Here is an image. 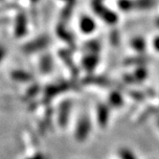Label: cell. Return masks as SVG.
<instances>
[{"label": "cell", "instance_id": "6da1fadb", "mask_svg": "<svg viewBox=\"0 0 159 159\" xmlns=\"http://www.w3.org/2000/svg\"><path fill=\"white\" fill-rule=\"evenodd\" d=\"M91 7L93 12L103 19L106 23L114 25L118 22V16L103 4V0H92Z\"/></svg>", "mask_w": 159, "mask_h": 159}, {"label": "cell", "instance_id": "7a4b0ae2", "mask_svg": "<svg viewBox=\"0 0 159 159\" xmlns=\"http://www.w3.org/2000/svg\"><path fill=\"white\" fill-rule=\"evenodd\" d=\"M92 125L87 115H82L77 121L75 127V138L78 142H84L90 135Z\"/></svg>", "mask_w": 159, "mask_h": 159}, {"label": "cell", "instance_id": "3957f363", "mask_svg": "<svg viewBox=\"0 0 159 159\" xmlns=\"http://www.w3.org/2000/svg\"><path fill=\"white\" fill-rule=\"evenodd\" d=\"M50 43V39L47 37H39L36 39H34L23 46V51L25 53H35L40 50L46 48Z\"/></svg>", "mask_w": 159, "mask_h": 159}, {"label": "cell", "instance_id": "277c9868", "mask_svg": "<svg viewBox=\"0 0 159 159\" xmlns=\"http://www.w3.org/2000/svg\"><path fill=\"white\" fill-rule=\"evenodd\" d=\"M96 116L97 122L99 124L100 128H106L110 118V108L107 105L105 104H99L96 109Z\"/></svg>", "mask_w": 159, "mask_h": 159}, {"label": "cell", "instance_id": "5b68a950", "mask_svg": "<svg viewBox=\"0 0 159 159\" xmlns=\"http://www.w3.org/2000/svg\"><path fill=\"white\" fill-rule=\"evenodd\" d=\"M72 105L69 101H64L61 104L58 111V123L61 128H65L69 121Z\"/></svg>", "mask_w": 159, "mask_h": 159}, {"label": "cell", "instance_id": "8992f818", "mask_svg": "<svg viewBox=\"0 0 159 159\" xmlns=\"http://www.w3.org/2000/svg\"><path fill=\"white\" fill-rule=\"evenodd\" d=\"M70 88V84L66 82H61L58 84H54L49 85L44 91V96L46 99L50 100L56 96H58L61 92L65 91V90Z\"/></svg>", "mask_w": 159, "mask_h": 159}, {"label": "cell", "instance_id": "52a82bcc", "mask_svg": "<svg viewBox=\"0 0 159 159\" xmlns=\"http://www.w3.org/2000/svg\"><path fill=\"white\" fill-rule=\"evenodd\" d=\"M28 29L27 16L24 13H19L16 18L15 23V35L17 38H21L26 35Z\"/></svg>", "mask_w": 159, "mask_h": 159}, {"label": "cell", "instance_id": "ba28073f", "mask_svg": "<svg viewBox=\"0 0 159 159\" xmlns=\"http://www.w3.org/2000/svg\"><path fill=\"white\" fill-rule=\"evenodd\" d=\"M99 63V56L96 53H89L85 55L82 60V65L84 69L89 73L93 72Z\"/></svg>", "mask_w": 159, "mask_h": 159}, {"label": "cell", "instance_id": "9c48e42d", "mask_svg": "<svg viewBox=\"0 0 159 159\" xmlns=\"http://www.w3.org/2000/svg\"><path fill=\"white\" fill-rule=\"evenodd\" d=\"M80 28L84 34H91L96 29V23L90 16H83L80 21Z\"/></svg>", "mask_w": 159, "mask_h": 159}, {"label": "cell", "instance_id": "30bf717a", "mask_svg": "<svg viewBox=\"0 0 159 159\" xmlns=\"http://www.w3.org/2000/svg\"><path fill=\"white\" fill-rule=\"evenodd\" d=\"M39 69L43 74H50L53 70V61L50 55H44L39 61Z\"/></svg>", "mask_w": 159, "mask_h": 159}, {"label": "cell", "instance_id": "8fae6325", "mask_svg": "<svg viewBox=\"0 0 159 159\" xmlns=\"http://www.w3.org/2000/svg\"><path fill=\"white\" fill-rule=\"evenodd\" d=\"M84 84H97V85H102V86H110L111 83L108 79L101 76H89L84 80Z\"/></svg>", "mask_w": 159, "mask_h": 159}, {"label": "cell", "instance_id": "7c38bea8", "mask_svg": "<svg viewBox=\"0 0 159 159\" xmlns=\"http://www.w3.org/2000/svg\"><path fill=\"white\" fill-rule=\"evenodd\" d=\"M60 57H61V59L66 63V65L68 66V68L71 70L72 74L74 76H77L79 74V71L77 69V67L76 65L74 64V61L71 58V56L69 55V53H68L67 51H64V50H61L60 52Z\"/></svg>", "mask_w": 159, "mask_h": 159}, {"label": "cell", "instance_id": "4fadbf2b", "mask_svg": "<svg viewBox=\"0 0 159 159\" xmlns=\"http://www.w3.org/2000/svg\"><path fill=\"white\" fill-rule=\"evenodd\" d=\"M11 77H12L13 80L19 83H28L32 81V79H33L30 73H28L27 71H23V70H14L11 73Z\"/></svg>", "mask_w": 159, "mask_h": 159}, {"label": "cell", "instance_id": "5bb4252c", "mask_svg": "<svg viewBox=\"0 0 159 159\" xmlns=\"http://www.w3.org/2000/svg\"><path fill=\"white\" fill-rule=\"evenodd\" d=\"M108 104L112 107H120L124 104V98L122 94L115 90V91H112L109 96H108Z\"/></svg>", "mask_w": 159, "mask_h": 159}, {"label": "cell", "instance_id": "9a60e30c", "mask_svg": "<svg viewBox=\"0 0 159 159\" xmlns=\"http://www.w3.org/2000/svg\"><path fill=\"white\" fill-rule=\"evenodd\" d=\"M130 46L133 50L138 53H144L147 47L145 39L142 37H135L130 41Z\"/></svg>", "mask_w": 159, "mask_h": 159}, {"label": "cell", "instance_id": "2e32d148", "mask_svg": "<svg viewBox=\"0 0 159 159\" xmlns=\"http://www.w3.org/2000/svg\"><path fill=\"white\" fill-rule=\"evenodd\" d=\"M132 78L134 80V83H142L148 77V71L146 69V67L143 65H139L135 69L133 73H131Z\"/></svg>", "mask_w": 159, "mask_h": 159}, {"label": "cell", "instance_id": "e0dca14e", "mask_svg": "<svg viewBox=\"0 0 159 159\" xmlns=\"http://www.w3.org/2000/svg\"><path fill=\"white\" fill-rule=\"evenodd\" d=\"M57 32H58V35L61 39H62L63 40H65L66 42H68L71 45L74 44V38L72 36V34L66 30L64 25L60 24L58 26V28H57Z\"/></svg>", "mask_w": 159, "mask_h": 159}, {"label": "cell", "instance_id": "ac0fdd59", "mask_svg": "<svg viewBox=\"0 0 159 159\" xmlns=\"http://www.w3.org/2000/svg\"><path fill=\"white\" fill-rule=\"evenodd\" d=\"M134 9H138L140 11L151 10L156 4L155 0H133Z\"/></svg>", "mask_w": 159, "mask_h": 159}, {"label": "cell", "instance_id": "d6986e66", "mask_svg": "<svg viewBox=\"0 0 159 159\" xmlns=\"http://www.w3.org/2000/svg\"><path fill=\"white\" fill-rule=\"evenodd\" d=\"M118 8L122 12H130L134 9V1L133 0H118L117 1Z\"/></svg>", "mask_w": 159, "mask_h": 159}, {"label": "cell", "instance_id": "ffe728a7", "mask_svg": "<svg viewBox=\"0 0 159 159\" xmlns=\"http://www.w3.org/2000/svg\"><path fill=\"white\" fill-rule=\"evenodd\" d=\"M68 4L65 6L64 10L62 11L61 13V18L63 21H67L68 19L70 18L72 13H73V9H74V5H75V0L74 1H70V2H67Z\"/></svg>", "mask_w": 159, "mask_h": 159}, {"label": "cell", "instance_id": "44dd1931", "mask_svg": "<svg viewBox=\"0 0 159 159\" xmlns=\"http://www.w3.org/2000/svg\"><path fill=\"white\" fill-rule=\"evenodd\" d=\"M127 65H144L147 62V59L143 56L140 57H134V58H129L125 61Z\"/></svg>", "mask_w": 159, "mask_h": 159}, {"label": "cell", "instance_id": "7402d4cb", "mask_svg": "<svg viewBox=\"0 0 159 159\" xmlns=\"http://www.w3.org/2000/svg\"><path fill=\"white\" fill-rule=\"evenodd\" d=\"M85 48L89 51V53H96V54H98V52L101 49V44L96 39L90 40V41H88L85 44Z\"/></svg>", "mask_w": 159, "mask_h": 159}, {"label": "cell", "instance_id": "603a6c76", "mask_svg": "<svg viewBox=\"0 0 159 159\" xmlns=\"http://www.w3.org/2000/svg\"><path fill=\"white\" fill-rule=\"evenodd\" d=\"M119 157L120 159H137L134 152L126 148H123L119 151Z\"/></svg>", "mask_w": 159, "mask_h": 159}, {"label": "cell", "instance_id": "cb8c5ba5", "mask_svg": "<svg viewBox=\"0 0 159 159\" xmlns=\"http://www.w3.org/2000/svg\"><path fill=\"white\" fill-rule=\"evenodd\" d=\"M109 40L113 46H116L120 43V35L117 30H113L109 35Z\"/></svg>", "mask_w": 159, "mask_h": 159}, {"label": "cell", "instance_id": "d4e9b609", "mask_svg": "<svg viewBox=\"0 0 159 159\" xmlns=\"http://www.w3.org/2000/svg\"><path fill=\"white\" fill-rule=\"evenodd\" d=\"M39 87L38 86V85H34L33 87H31L29 90H28V95L30 96V97H34L35 96L38 92H39Z\"/></svg>", "mask_w": 159, "mask_h": 159}, {"label": "cell", "instance_id": "484cf974", "mask_svg": "<svg viewBox=\"0 0 159 159\" xmlns=\"http://www.w3.org/2000/svg\"><path fill=\"white\" fill-rule=\"evenodd\" d=\"M152 46L154 48V50L159 52V36L155 37L152 40Z\"/></svg>", "mask_w": 159, "mask_h": 159}, {"label": "cell", "instance_id": "4316f807", "mask_svg": "<svg viewBox=\"0 0 159 159\" xmlns=\"http://www.w3.org/2000/svg\"><path fill=\"white\" fill-rule=\"evenodd\" d=\"M6 56V48L3 45H0V62H1Z\"/></svg>", "mask_w": 159, "mask_h": 159}, {"label": "cell", "instance_id": "83f0119b", "mask_svg": "<svg viewBox=\"0 0 159 159\" xmlns=\"http://www.w3.org/2000/svg\"><path fill=\"white\" fill-rule=\"evenodd\" d=\"M27 159H44V156H43L42 154L39 153V154H36V155H34V156H32V157H29V158H27Z\"/></svg>", "mask_w": 159, "mask_h": 159}, {"label": "cell", "instance_id": "f1b7e54d", "mask_svg": "<svg viewBox=\"0 0 159 159\" xmlns=\"http://www.w3.org/2000/svg\"><path fill=\"white\" fill-rule=\"evenodd\" d=\"M155 24H156V26H157V27L159 28V17H158V18H157V19L155 20Z\"/></svg>", "mask_w": 159, "mask_h": 159}, {"label": "cell", "instance_id": "f546056e", "mask_svg": "<svg viewBox=\"0 0 159 159\" xmlns=\"http://www.w3.org/2000/svg\"><path fill=\"white\" fill-rule=\"evenodd\" d=\"M64 1H67V2H70V1H74V0H64Z\"/></svg>", "mask_w": 159, "mask_h": 159}, {"label": "cell", "instance_id": "4dcf8cb0", "mask_svg": "<svg viewBox=\"0 0 159 159\" xmlns=\"http://www.w3.org/2000/svg\"><path fill=\"white\" fill-rule=\"evenodd\" d=\"M157 124H158V127H159V118H158V120H157Z\"/></svg>", "mask_w": 159, "mask_h": 159}, {"label": "cell", "instance_id": "1f68e13d", "mask_svg": "<svg viewBox=\"0 0 159 159\" xmlns=\"http://www.w3.org/2000/svg\"><path fill=\"white\" fill-rule=\"evenodd\" d=\"M32 1H34V2H36V1H38V0H32Z\"/></svg>", "mask_w": 159, "mask_h": 159}]
</instances>
